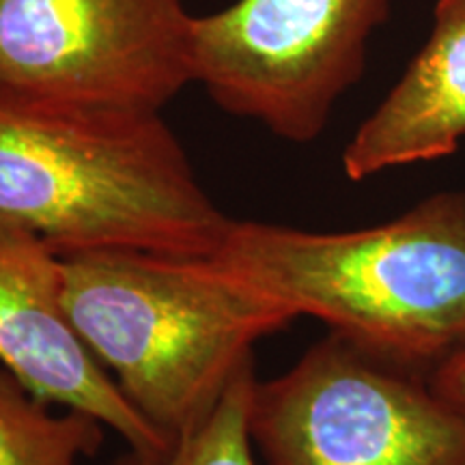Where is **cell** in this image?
<instances>
[{
    "mask_svg": "<svg viewBox=\"0 0 465 465\" xmlns=\"http://www.w3.org/2000/svg\"><path fill=\"white\" fill-rule=\"evenodd\" d=\"M465 138V0H438L427 42L358 127L342 171L364 182L392 168L450 158Z\"/></svg>",
    "mask_w": 465,
    "mask_h": 465,
    "instance_id": "obj_8",
    "label": "cell"
},
{
    "mask_svg": "<svg viewBox=\"0 0 465 465\" xmlns=\"http://www.w3.org/2000/svg\"><path fill=\"white\" fill-rule=\"evenodd\" d=\"M0 364L44 403L97 418L141 455L173 444L138 414L69 317L65 261L42 235L0 218Z\"/></svg>",
    "mask_w": 465,
    "mask_h": 465,
    "instance_id": "obj_7",
    "label": "cell"
},
{
    "mask_svg": "<svg viewBox=\"0 0 465 465\" xmlns=\"http://www.w3.org/2000/svg\"><path fill=\"white\" fill-rule=\"evenodd\" d=\"M392 0H237L194 15V83L226 113L289 143L317 141L362 80Z\"/></svg>",
    "mask_w": 465,
    "mask_h": 465,
    "instance_id": "obj_5",
    "label": "cell"
},
{
    "mask_svg": "<svg viewBox=\"0 0 465 465\" xmlns=\"http://www.w3.org/2000/svg\"><path fill=\"white\" fill-rule=\"evenodd\" d=\"M209 259L295 317L429 375L465 349V190L358 231L232 220Z\"/></svg>",
    "mask_w": 465,
    "mask_h": 465,
    "instance_id": "obj_2",
    "label": "cell"
},
{
    "mask_svg": "<svg viewBox=\"0 0 465 465\" xmlns=\"http://www.w3.org/2000/svg\"><path fill=\"white\" fill-rule=\"evenodd\" d=\"M63 261L75 330L171 444L207 420L261 339L298 319L209 257L106 248Z\"/></svg>",
    "mask_w": 465,
    "mask_h": 465,
    "instance_id": "obj_3",
    "label": "cell"
},
{
    "mask_svg": "<svg viewBox=\"0 0 465 465\" xmlns=\"http://www.w3.org/2000/svg\"><path fill=\"white\" fill-rule=\"evenodd\" d=\"M0 218L42 235L61 257L132 248L207 259L232 223L162 113L3 86Z\"/></svg>",
    "mask_w": 465,
    "mask_h": 465,
    "instance_id": "obj_1",
    "label": "cell"
},
{
    "mask_svg": "<svg viewBox=\"0 0 465 465\" xmlns=\"http://www.w3.org/2000/svg\"><path fill=\"white\" fill-rule=\"evenodd\" d=\"M104 427L75 410L52 414L48 403L0 369V465H78L102 449Z\"/></svg>",
    "mask_w": 465,
    "mask_h": 465,
    "instance_id": "obj_9",
    "label": "cell"
},
{
    "mask_svg": "<svg viewBox=\"0 0 465 465\" xmlns=\"http://www.w3.org/2000/svg\"><path fill=\"white\" fill-rule=\"evenodd\" d=\"M248 422L259 465H465V407L334 332L257 380Z\"/></svg>",
    "mask_w": 465,
    "mask_h": 465,
    "instance_id": "obj_4",
    "label": "cell"
},
{
    "mask_svg": "<svg viewBox=\"0 0 465 465\" xmlns=\"http://www.w3.org/2000/svg\"><path fill=\"white\" fill-rule=\"evenodd\" d=\"M431 383L446 399L465 407V349L433 371Z\"/></svg>",
    "mask_w": 465,
    "mask_h": 465,
    "instance_id": "obj_11",
    "label": "cell"
},
{
    "mask_svg": "<svg viewBox=\"0 0 465 465\" xmlns=\"http://www.w3.org/2000/svg\"><path fill=\"white\" fill-rule=\"evenodd\" d=\"M254 383L257 373L250 364L235 377L207 420L174 441L164 455L130 450L108 465H259L248 422Z\"/></svg>",
    "mask_w": 465,
    "mask_h": 465,
    "instance_id": "obj_10",
    "label": "cell"
},
{
    "mask_svg": "<svg viewBox=\"0 0 465 465\" xmlns=\"http://www.w3.org/2000/svg\"><path fill=\"white\" fill-rule=\"evenodd\" d=\"M194 83L183 0H0V86L89 106L162 108Z\"/></svg>",
    "mask_w": 465,
    "mask_h": 465,
    "instance_id": "obj_6",
    "label": "cell"
}]
</instances>
